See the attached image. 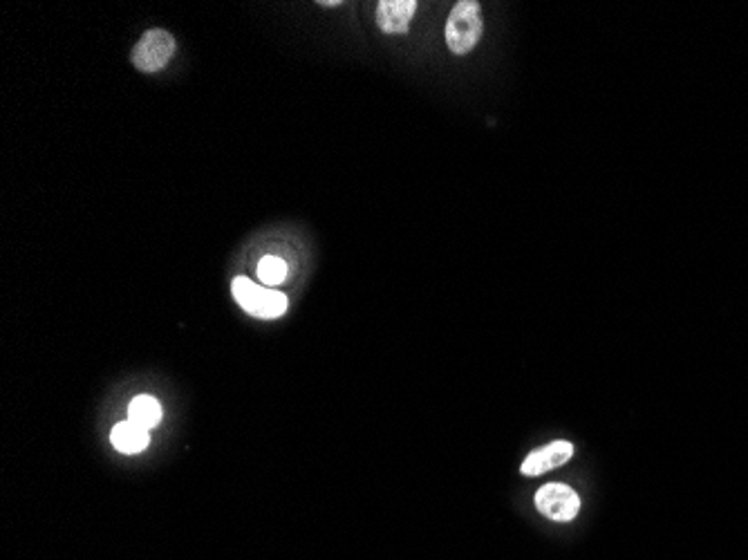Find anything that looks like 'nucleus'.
Wrapping results in <instances>:
<instances>
[{"label":"nucleus","mask_w":748,"mask_h":560,"mask_svg":"<svg viewBox=\"0 0 748 560\" xmlns=\"http://www.w3.org/2000/svg\"><path fill=\"white\" fill-rule=\"evenodd\" d=\"M258 278L271 287L280 285L287 278V263L278 256H265L258 263Z\"/></svg>","instance_id":"obj_9"},{"label":"nucleus","mask_w":748,"mask_h":560,"mask_svg":"<svg viewBox=\"0 0 748 560\" xmlns=\"http://www.w3.org/2000/svg\"><path fill=\"white\" fill-rule=\"evenodd\" d=\"M574 455V444L567 440H556L547 446L538 448L531 455H527V460L522 462L520 471L527 478H538V475H545L554 469H560V466L567 464L572 460Z\"/></svg>","instance_id":"obj_5"},{"label":"nucleus","mask_w":748,"mask_h":560,"mask_svg":"<svg viewBox=\"0 0 748 560\" xmlns=\"http://www.w3.org/2000/svg\"><path fill=\"white\" fill-rule=\"evenodd\" d=\"M321 7H341V0H321Z\"/></svg>","instance_id":"obj_10"},{"label":"nucleus","mask_w":748,"mask_h":560,"mask_svg":"<svg viewBox=\"0 0 748 560\" xmlns=\"http://www.w3.org/2000/svg\"><path fill=\"white\" fill-rule=\"evenodd\" d=\"M128 419L130 422L139 424L146 431H151L157 424L162 422V406L160 401L151 395H139L128 406Z\"/></svg>","instance_id":"obj_8"},{"label":"nucleus","mask_w":748,"mask_h":560,"mask_svg":"<svg viewBox=\"0 0 748 560\" xmlns=\"http://www.w3.org/2000/svg\"><path fill=\"white\" fill-rule=\"evenodd\" d=\"M175 48L177 43L173 39V34H168L166 30H148L142 39L135 43L130 61H133L139 72L155 74L166 68V63L173 59Z\"/></svg>","instance_id":"obj_3"},{"label":"nucleus","mask_w":748,"mask_h":560,"mask_svg":"<svg viewBox=\"0 0 748 560\" xmlns=\"http://www.w3.org/2000/svg\"><path fill=\"white\" fill-rule=\"evenodd\" d=\"M417 12L415 0H381L377 5V23L383 34H406Z\"/></svg>","instance_id":"obj_6"},{"label":"nucleus","mask_w":748,"mask_h":560,"mask_svg":"<svg viewBox=\"0 0 748 560\" xmlns=\"http://www.w3.org/2000/svg\"><path fill=\"white\" fill-rule=\"evenodd\" d=\"M110 442L117 448V451L126 453V455H135V453H142L144 448L151 444V435H148L146 428L126 419V422H119L115 428H112Z\"/></svg>","instance_id":"obj_7"},{"label":"nucleus","mask_w":748,"mask_h":560,"mask_svg":"<svg viewBox=\"0 0 748 560\" xmlns=\"http://www.w3.org/2000/svg\"><path fill=\"white\" fill-rule=\"evenodd\" d=\"M536 509L549 520L569 522L581 511V498L567 484H545L536 493Z\"/></svg>","instance_id":"obj_4"},{"label":"nucleus","mask_w":748,"mask_h":560,"mask_svg":"<svg viewBox=\"0 0 748 560\" xmlns=\"http://www.w3.org/2000/svg\"><path fill=\"white\" fill-rule=\"evenodd\" d=\"M231 294L242 310L256 316V319H278V316H283L287 312L285 294L276 292V289L256 285L254 280H249L247 276L233 278Z\"/></svg>","instance_id":"obj_2"},{"label":"nucleus","mask_w":748,"mask_h":560,"mask_svg":"<svg viewBox=\"0 0 748 560\" xmlns=\"http://www.w3.org/2000/svg\"><path fill=\"white\" fill-rule=\"evenodd\" d=\"M482 7L475 0H460L446 21V45L453 54H469L482 39Z\"/></svg>","instance_id":"obj_1"}]
</instances>
